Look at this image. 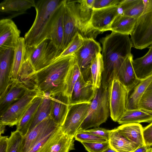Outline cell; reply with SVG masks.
<instances>
[{
	"mask_svg": "<svg viewBox=\"0 0 152 152\" xmlns=\"http://www.w3.org/2000/svg\"><path fill=\"white\" fill-rule=\"evenodd\" d=\"M75 62L74 55L58 58L45 67L30 74L27 83L42 94L51 96L63 93L67 75Z\"/></svg>",
	"mask_w": 152,
	"mask_h": 152,
	"instance_id": "1",
	"label": "cell"
},
{
	"mask_svg": "<svg viewBox=\"0 0 152 152\" xmlns=\"http://www.w3.org/2000/svg\"><path fill=\"white\" fill-rule=\"evenodd\" d=\"M100 41L102 45L101 54L104 68L101 85L108 88L110 82L116 77L124 61L132 54V44L129 35L113 31Z\"/></svg>",
	"mask_w": 152,
	"mask_h": 152,
	"instance_id": "2",
	"label": "cell"
},
{
	"mask_svg": "<svg viewBox=\"0 0 152 152\" xmlns=\"http://www.w3.org/2000/svg\"><path fill=\"white\" fill-rule=\"evenodd\" d=\"M92 10L86 6L83 0H65L62 51L66 48L77 33L84 39H94L101 33L94 29L91 24Z\"/></svg>",
	"mask_w": 152,
	"mask_h": 152,
	"instance_id": "3",
	"label": "cell"
},
{
	"mask_svg": "<svg viewBox=\"0 0 152 152\" xmlns=\"http://www.w3.org/2000/svg\"><path fill=\"white\" fill-rule=\"evenodd\" d=\"M60 0H40L36 3V16L31 27L24 36L26 47H35L49 39L55 13L62 2Z\"/></svg>",
	"mask_w": 152,
	"mask_h": 152,
	"instance_id": "4",
	"label": "cell"
},
{
	"mask_svg": "<svg viewBox=\"0 0 152 152\" xmlns=\"http://www.w3.org/2000/svg\"><path fill=\"white\" fill-rule=\"evenodd\" d=\"M110 115L108 88H104L101 85L96 90L91 102L88 115L78 131L99 126L106 121Z\"/></svg>",
	"mask_w": 152,
	"mask_h": 152,
	"instance_id": "5",
	"label": "cell"
},
{
	"mask_svg": "<svg viewBox=\"0 0 152 152\" xmlns=\"http://www.w3.org/2000/svg\"><path fill=\"white\" fill-rule=\"evenodd\" d=\"M143 1L144 11L137 19L130 35L132 47L140 50L152 44V0Z\"/></svg>",
	"mask_w": 152,
	"mask_h": 152,
	"instance_id": "6",
	"label": "cell"
},
{
	"mask_svg": "<svg viewBox=\"0 0 152 152\" xmlns=\"http://www.w3.org/2000/svg\"><path fill=\"white\" fill-rule=\"evenodd\" d=\"M61 52L47 39L36 47H26L25 60H28L34 72H37L56 60Z\"/></svg>",
	"mask_w": 152,
	"mask_h": 152,
	"instance_id": "7",
	"label": "cell"
},
{
	"mask_svg": "<svg viewBox=\"0 0 152 152\" xmlns=\"http://www.w3.org/2000/svg\"><path fill=\"white\" fill-rule=\"evenodd\" d=\"M110 116L118 122L126 110L129 92L116 78L110 82L108 87Z\"/></svg>",
	"mask_w": 152,
	"mask_h": 152,
	"instance_id": "8",
	"label": "cell"
},
{
	"mask_svg": "<svg viewBox=\"0 0 152 152\" xmlns=\"http://www.w3.org/2000/svg\"><path fill=\"white\" fill-rule=\"evenodd\" d=\"M42 94L35 88L29 89L0 115V124L10 126L17 125L34 99Z\"/></svg>",
	"mask_w": 152,
	"mask_h": 152,
	"instance_id": "9",
	"label": "cell"
},
{
	"mask_svg": "<svg viewBox=\"0 0 152 152\" xmlns=\"http://www.w3.org/2000/svg\"><path fill=\"white\" fill-rule=\"evenodd\" d=\"M100 44L92 38H84L82 47L75 54V62L79 66L84 78L90 77V66L92 61L102 51Z\"/></svg>",
	"mask_w": 152,
	"mask_h": 152,
	"instance_id": "10",
	"label": "cell"
},
{
	"mask_svg": "<svg viewBox=\"0 0 152 152\" xmlns=\"http://www.w3.org/2000/svg\"><path fill=\"white\" fill-rule=\"evenodd\" d=\"M91 102L70 104L61 130L64 134L74 137L86 118Z\"/></svg>",
	"mask_w": 152,
	"mask_h": 152,
	"instance_id": "11",
	"label": "cell"
},
{
	"mask_svg": "<svg viewBox=\"0 0 152 152\" xmlns=\"http://www.w3.org/2000/svg\"><path fill=\"white\" fill-rule=\"evenodd\" d=\"M120 14L119 4L99 9H93L90 23L95 29L100 32L110 31L111 26L116 16Z\"/></svg>",
	"mask_w": 152,
	"mask_h": 152,
	"instance_id": "12",
	"label": "cell"
},
{
	"mask_svg": "<svg viewBox=\"0 0 152 152\" xmlns=\"http://www.w3.org/2000/svg\"><path fill=\"white\" fill-rule=\"evenodd\" d=\"M14 49H0V100L11 86V75Z\"/></svg>",
	"mask_w": 152,
	"mask_h": 152,
	"instance_id": "13",
	"label": "cell"
},
{
	"mask_svg": "<svg viewBox=\"0 0 152 152\" xmlns=\"http://www.w3.org/2000/svg\"><path fill=\"white\" fill-rule=\"evenodd\" d=\"M20 31L11 19L0 20V49H14L20 38Z\"/></svg>",
	"mask_w": 152,
	"mask_h": 152,
	"instance_id": "14",
	"label": "cell"
},
{
	"mask_svg": "<svg viewBox=\"0 0 152 152\" xmlns=\"http://www.w3.org/2000/svg\"><path fill=\"white\" fill-rule=\"evenodd\" d=\"M58 125L50 116L45 119L23 137L22 152H28L47 132Z\"/></svg>",
	"mask_w": 152,
	"mask_h": 152,
	"instance_id": "15",
	"label": "cell"
},
{
	"mask_svg": "<svg viewBox=\"0 0 152 152\" xmlns=\"http://www.w3.org/2000/svg\"><path fill=\"white\" fill-rule=\"evenodd\" d=\"M96 91L93 89L91 78L86 80L81 74L74 86L70 104L91 102Z\"/></svg>",
	"mask_w": 152,
	"mask_h": 152,
	"instance_id": "16",
	"label": "cell"
},
{
	"mask_svg": "<svg viewBox=\"0 0 152 152\" xmlns=\"http://www.w3.org/2000/svg\"><path fill=\"white\" fill-rule=\"evenodd\" d=\"M65 0L57 10L51 24L49 38L56 47L62 52L64 38L63 17Z\"/></svg>",
	"mask_w": 152,
	"mask_h": 152,
	"instance_id": "17",
	"label": "cell"
},
{
	"mask_svg": "<svg viewBox=\"0 0 152 152\" xmlns=\"http://www.w3.org/2000/svg\"><path fill=\"white\" fill-rule=\"evenodd\" d=\"M132 54L128 57L120 67L116 77L129 92L140 83V80L137 77L132 61Z\"/></svg>",
	"mask_w": 152,
	"mask_h": 152,
	"instance_id": "18",
	"label": "cell"
},
{
	"mask_svg": "<svg viewBox=\"0 0 152 152\" xmlns=\"http://www.w3.org/2000/svg\"><path fill=\"white\" fill-rule=\"evenodd\" d=\"M52 100L50 116L58 125L61 126L68 114L70 103L63 93L51 96Z\"/></svg>",
	"mask_w": 152,
	"mask_h": 152,
	"instance_id": "19",
	"label": "cell"
},
{
	"mask_svg": "<svg viewBox=\"0 0 152 152\" xmlns=\"http://www.w3.org/2000/svg\"><path fill=\"white\" fill-rule=\"evenodd\" d=\"M30 89L18 80L12 82L7 94L0 100V115L10 106L21 99Z\"/></svg>",
	"mask_w": 152,
	"mask_h": 152,
	"instance_id": "20",
	"label": "cell"
},
{
	"mask_svg": "<svg viewBox=\"0 0 152 152\" xmlns=\"http://www.w3.org/2000/svg\"><path fill=\"white\" fill-rule=\"evenodd\" d=\"M63 134L61 126L53 128L47 132L28 152H51L53 146Z\"/></svg>",
	"mask_w": 152,
	"mask_h": 152,
	"instance_id": "21",
	"label": "cell"
},
{
	"mask_svg": "<svg viewBox=\"0 0 152 152\" xmlns=\"http://www.w3.org/2000/svg\"><path fill=\"white\" fill-rule=\"evenodd\" d=\"M42 94L37 96L24 113L17 125L16 131L19 132L23 137L28 133L32 124L36 111L44 97Z\"/></svg>",
	"mask_w": 152,
	"mask_h": 152,
	"instance_id": "22",
	"label": "cell"
},
{
	"mask_svg": "<svg viewBox=\"0 0 152 152\" xmlns=\"http://www.w3.org/2000/svg\"><path fill=\"white\" fill-rule=\"evenodd\" d=\"M133 66L137 78L141 80L152 74V44L143 56L133 60Z\"/></svg>",
	"mask_w": 152,
	"mask_h": 152,
	"instance_id": "23",
	"label": "cell"
},
{
	"mask_svg": "<svg viewBox=\"0 0 152 152\" xmlns=\"http://www.w3.org/2000/svg\"><path fill=\"white\" fill-rule=\"evenodd\" d=\"M110 146L116 152H133L138 147L121 134L117 128L110 130Z\"/></svg>",
	"mask_w": 152,
	"mask_h": 152,
	"instance_id": "24",
	"label": "cell"
},
{
	"mask_svg": "<svg viewBox=\"0 0 152 152\" xmlns=\"http://www.w3.org/2000/svg\"><path fill=\"white\" fill-rule=\"evenodd\" d=\"M34 0H4L0 3L1 12L14 14L13 16L23 14L28 9L34 7Z\"/></svg>",
	"mask_w": 152,
	"mask_h": 152,
	"instance_id": "25",
	"label": "cell"
},
{
	"mask_svg": "<svg viewBox=\"0 0 152 152\" xmlns=\"http://www.w3.org/2000/svg\"><path fill=\"white\" fill-rule=\"evenodd\" d=\"M119 132L138 148L144 145L143 128L140 124L121 125L117 128Z\"/></svg>",
	"mask_w": 152,
	"mask_h": 152,
	"instance_id": "26",
	"label": "cell"
},
{
	"mask_svg": "<svg viewBox=\"0 0 152 152\" xmlns=\"http://www.w3.org/2000/svg\"><path fill=\"white\" fill-rule=\"evenodd\" d=\"M26 47L24 37H20L14 49L11 79L12 82L17 80L25 61Z\"/></svg>",
	"mask_w": 152,
	"mask_h": 152,
	"instance_id": "27",
	"label": "cell"
},
{
	"mask_svg": "<svg viewBox=\"0 0 152 152\" xmlns=\"http://www.w3.org/2000/svg\"><path fill=\"white\" fill-rule=\"evenodd\" d=\"M152 122V115L140 109L126 110L117 122L121 125Z\"/></svg>",
	"mask_w": 152,
	"mask_h": 152,
	"instance_id": "28",
	"label": "cell"
},
{
	"mask_svg": "<svg viewBox=\"0 0 152 152\" xmlns=\"http://www.w3.org/2000/svg\"><path fill=\"white\" fill-rule=\"evenodd\" d=\"M152 81V74L142 80L134 87L129 97L126 110L139 109L141 99L148 85Z\"/></svg>",
	"mask_w": 152,
	"mask_h": 152,
	"instance_id": "29",
	"label": "cell"
},
{
	"mask_svg": "<svg viewBox=\"0 0 152 152\" xmlns=\"http://www.w3.org/2000/svg\"><path fill=\"white\" fill-rule=\"evenodd\" d=\"M136 19L119 14L113 21L110 31L121 34L131 35Z\"/></svg>",
	"mask_w": 152,
	"mask_h": 152,
	"instance_id": "30",
	"label": "cell"
},
{
	"mask_svg": "<svg viewBox=\"0 0 152 152\" xmlns=\"http://www.w3.org/2000/svg\"><path fill=\"white\" fill-rule=\"evenodd\" d=\"M51 106V96L48 94H44L43 99L36 111L28 132L45 119L50 116Z\"/></svg>",
	"mask_w": 152,
	"mask_h": 152,
	"instance_id": "31",
	"label": "cell"
},
{
	"mask_svg": "<svg viewBox=\"0 0 152 152\" xmlns=\"http://www.w3.org/2000/svg\"><path fill=\"white\" fill-rule=\"evenodd\" d=\"M119 5L122 15L136 19L142 14L144 9L143 0H121Z\"/></svg>",
	"mask_w": 152,
	"mask_h": 152,
	"instance_id": "32",
	"label": "cell"
},
{
	"mask_svg": "<svg viewBox=\"0 0 152 152\" xmlns=\"http://www.w3.org/2000/svg\"><path fill=\"white\" fill-rule=\"evenodd\" d=\"M104 64L101 53L92 61L90 66V77L94 90L99 88L101 85L102 75L104 71Z\"/></svg>",
	"mask_w": 152,
	"mask_h": 152,
	"instance_id": "33",
	"label": "cell"
},
{
	"mask_svg": "<svg viewBox=\"0 0 152 152\" xmlns=\"http://www.w3.org/2000/svg\"><path fill=\"white\" fill-rule=\"evenodd\" d=\"M81 74L80 69L77 63L75 62L67 75L63 93L68 98L70 103L74 86Z\"/></svg>",
	"mask_w": 152,
	"mask_h": 152,
	"instance_id": "34",
	"label": "cell"
},
{
	"mask_svg": "<svg viewBox=\"0 0 152 152\" xmlns=\"http://www.w3.org/2000/svg\"><path fill=\"white\" fill-rule=\"evenodd\" d=\"M74 138L62 134L52 147L51 152H69L74 150Z\"/></svg>",
	"mask_w": 152,
	"mask_h": 152,
	"instance_id": "35",
	"label": "cell"
},
{
	"mask_svg": "<svg viewBox=\"0 0 152 152\" xmlns=\"http://www.w3.org/2000/svg\"><path fill=\"white\" fill-rule=\"evenodd\" d=\"M84 41V38L77 33L66 48L61 52L58 58L74 55L83 45Z\"/></svg>",
	"mask_w": 152,
	"mask_h": 152,
	"instance_id": "36",
	"label": "cell"
},
{
	"mask_svg": "<svg viewBox=\"0 0 152 152\" xmlns=\"http://www.w3.org/2000/svg\"><path fill=\"white\" fill-rule=\"evenodd\" d=\"M23 138L18 131L11 132L8 139L7 152H22Z\"/></svg>",
	"mask_w": 152,
	"mask_h": 152,
	"instance_id": "37",
	"label": "cell"
},
{
	"mask_svg": "<svg viewBox=\"0 0 152 152\" xmlns=\"http://www.w3.org/2000/svg\"><path fill=\"white\" fill-rule=\"evenodd\" d=\"M139 107L140 109L147 112L152 111V81L141 99Z\"/></svg>",
	"mask_w": 152,
	"mask_h": 152,
	"instance_id": "38",
	"label": "cell"
},
{
	"mask_svg": "<svg viewBox=\"0 0 152 152\" xmlns=\"http://www.w3.org/2000/svg\"><path fill=\"white\" fill-rule=\"evenodd\" d=\"M74 138L81 142H102L108 141L106 139L84 131H78L76 134Z\"/></svg>",
	"mask_w": 152,
	"mask_h": 152,
	"instance_id": "39",
	"label": "cell"
},
{
	"mask_svg": "<svg viewBox=\"0 0 152 152\" xmlns=\"http://www.w3.org/2000/svg\"><path fill=\"white\" fill-rule=\"evenodd\" d=\"M88 152H103L109 147L108 141L102 142H81Z\"/></svg>",
	"mask_w": 152,
	"mask_h": 152,
	"instance_id": "40",
	"label": "cell"
},
{
	"mask_svg": "<svg viewBox=\"0 0 152 152\" xmlns=\"http://www.w3.org/2000/svg\"><path fill=\"white\" fill-rule=\"evenodd\" d=\"M121 0H94L93 9H99L119 4Z\"/></svg>",
	"mask_w": 152,
	"mask_h": 152,
	"instance_id": "41",
	"label": "cell"
},
{
	"mask_svg": "<svg viewBox=\"0 0 152 152\" xmlns=\"http://www.w3.org/2000/svg\"><path fill=\"white\" fill-rule=\"evenodd\" d=\"M142 134L145 145L148 146L152 145V122L143 128Z\"/></svg>",
	"mask_w": 152,
	"mask_h": 152,
	"instance_id": "42",
	"label": "cell"
},
{
	"mask_svg": "<svg viewBox=\"0 0 152 152\" xmlns=\"http://www.w3.org/2000/svg\"><path fill=\"white\" fill-rule=\"evenodd\" d=\"M103 138L108 141L110 130L99 127L83 130Z\"/></svg>",
	"mask_w": 152,
	"mask_h": 152,
	"instance_id": "43",
	"label": "cell"
},
{
	"mask_svg": "<svg viewBox=\"0 0 152 152\" xmlns=\"http://www.w3.org/2000/svg\"><path fill=\"white\" fill-rule=\"evenodd\" d=\"M8 138L7 136L0 137V152H7Z\"/></svg>",
	"mask_w": 152,
	"mask_h": 152,
	"instance_id": "44",
	"label": "cell"
},
{
	"mask_svg": "<svg viewBox=\"0 0 152 152\" xmlns=\"http://www.w3.org/2000/svg\"><path fill=\"white\" fill-rule=\"evenodd\" d=\"M151 148L144 145L136 149L133 152H151Z\"/></svg>",
	"mask_w": 152,
	"mask_h": 152,
	"instance_id": "45",
	"label": "cell"
},
{
	"mask_svg": "<svg viewBox=\"0 0 152 152\" xmlns=\"http://www.w3.org/2000/svg\"><path fill=\"white\" fill-rule=\"evenodd\" d=\"M5 126L4 125L0 124V136H1V134H3L4 133L5 129Z\"/></svg>",
	"mask_w": 152,
	"mask_h": 152,
	"instance_id": "46",
	"label": "cell"
},
{
	"mask_svg": "<svg viewBox=\"0 0 152 152\" xmlns=\"http://www.w3.org/2000/svg\"><path fill=\"white\" fill-rule=\"evenodd\" d=\"M103 152H116L115 151L112 149L110 147L103 151Z\"/></svg>",
	"mask_w": 152,
	"mask_h": 152,
	"instance_id": "47",
	"label": "cell"
},
{
	"mask_svg": "<svg viewBox=\"0 0 152 152\" xmlns=\"http://www.w3.org/2000/svg\"><path fill=\"white\" fill-rule=\"evenodd\" d=\"M151 115H152V111H151V112H147Z\"/></svg>",
	"mask_w": 152,
	"mask_h": 152,
	"instance_id": "48",
	"label": "cell"
},
{
	"mask_svg": "<svg viewBox=\"0 0 152 152\" xmlns=\"http://www.w3.org/2000/svg\"><path fill=\"white\" fill-rule=\"evenodd\" d=\"M151 152H152V148H151Z\"/></svg>",
	"mask_w": 152,
	"mask_h": 152,
	"instance_id": "49",
	"label": "cell"
}]
</instances>
